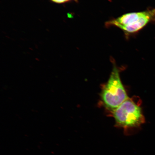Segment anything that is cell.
I'll use <instances>...</instances> for the list:
<instances>
[{
	"label": "cell",
	"mask_w": 155,
	"mask_h": 155,
	"mask_svg": "<svg viewBox=\"0 0 155 155\" xmlns=\"http://www.w3.org/2000/svg\"><path fill=\"white\" fill-rule=\"evenodd\" d=\"M140 104L129 98L112 113L116 127L123 129L127 135L132 134L145 123Z\"/></svg>",
	"instance_id": "1"
},
{
	"label": "cell",
	"mask_w": 155,
	"mask_h": 155,
	"mask_svg": "<svg viewBox=\"0 0 155 155\" xmlns=\"http://www.w3.org/2000/svg\"><path fill=\"white\" fill-rule=\"evenodd\" d=\"M155 23V8L126 13L107 21V27L114 26L123 31L126 37L135 35L150 23Z\"/></svg>",
	"instance_id": "2"
},
{
	"label": "cell",
	"mask_w": 155,
	"mask_h": 155,
	"mask_svg": "<svg viewBox=\"0 0 155 155\" xmlns=\"http://www.w3.org/2000/svg\"><path fill=\"white\" fill-rule=\"evenodd\" d=\"M128 98L121 82L119 70L114 65L109 79L102 86L101 93L102 104L112 113Z\"/></svg>",
	"instance_id": "3"
},
{
	"label": "cell",
	"mask_w": 155,
	"mask_h": 155,
	"mask_svg": "<svg viewBox=\"0 0 155 155\" xmlns=\"http://www.w3.org/2000/svg\"><path fill=\"white\" fill-rule=\"evenodd\" d=\"M52 2L58 4H61L67 3L70 2H77L78 0H50Z\"/></svg>",
	"instance_id": "4"
}]
</instances>
